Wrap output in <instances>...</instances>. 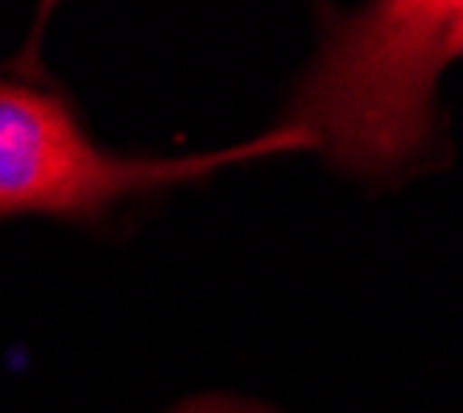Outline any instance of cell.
<instances>
[{
	"instance_id": "1",
	"label": "cell",
	"mask_w": 463,
	"mask_h": 413,
	"mask_svg": "<svg viewBox=\"0 0 463 413\" xmlns=\"http://www.w3.org/2000/svg\"><path fill=\"white\" fill-rule=\"evenodd\" d=\"M463 58V0L318 13V50L281 125L352 178H405L447 149L439 79Z\"/></svg>"
},
{
	"instance_id": "2",
	"label": "cell",
	"mask_w": 463,
	"mask_h": 413,
	"mask_svg": "<svg viewBox=\"0 0 463 413\" xmlns=\"http://www.w3.org/2000/svg\"><path fill=\"white\" fill-rule=\"evenodd\" d=\"M307 136L298 128H269L252 141L183 157L116 154L83 128L75 104L62 91L33 79H0V220L50 215L91 223L116 202L194 186L223 165L298 154Z\"/></svg>"
},
{
	"instance_id": "3",
	"label": "cell",
	"mask_w": 463,
	"mask_h": 413,
	"mask_svg": "<svg viewBox=\"0 0 463 413\" xmlns=\"http://www.w3.org/2000/svg\"><path fill=\"white\" fill-rule=\"evenodd\" d=\"M174 413H273V409H260L252 401H236V397H194V401L178 405Z\"/></svg>"
}]
</instances>
